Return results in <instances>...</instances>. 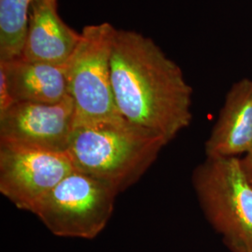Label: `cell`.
Segmentation results:
<instances>
[{"instance_id": "6da1fadb", "label": "cell", "mask_w": 252, "mask_h": 252, "mask_svg": "<svg viewBox=\"0 0 252 252\" xmlns=\"http://www.w3.org/2000/svg\"><path fill=\"white\" fill-rule=\"evenodd\" d=\"M111 82L118 110L169 143L192 121V88L180 65L151 37L117 29Z\"/></svg>"}, {"instance_id": "7a4b0ae2", "label": "cell", "mask_w": 252, "mask_h": 252, "mask_svg": "<svg viewBox=\"0 0 252 252\" xmlns=\"http://www.w3.org/2000/svg\"><path fill=\"white\" fill-rule=\"evenodd\" d=\"M167 144L162 136L119 116L75 126L67 154L77 170L120 193L140 180Z\"/></svg>"}, {"instance_id": "3957f363", "label": "cell", "mask_w": 252, "mask_h": 252, "mask_svg": "<svg viewBox=\"0 0 252 252\" xmlns=\"http://www.w3.org/2000/svg\"><path fill=\"white\" fill-rule=\"evenodd\" d=\"M192 186L206 219L232 252H252V183L240 158H207Z\"/></svg>"}, {"instance_id": "277c9868", "label": "cell", "mask_w": 252, "mask_h": 252, "mask_svg": "<svg viewBox=\"0 0 252 252\" xmlns=\"http://www.w3.org/2000/svg\"><path fill=\"white\" fill-rule=\"evenodd\" d=\"M117 28L108 22L83 27L66 63L75 126L122 116L111 82V54Z\"/></svg>"}, {"instance_id": "5b68a950", "label": "cell", "mask_w": 252, "mask_h": 252, "mask_svg": "<svg viewBox=\"0 0 252 252\" xmlns=\"http://www.w3.org/2000/svg\"><path fill=\"white\" fill-rule=\"evenodd\" d=\"M118 194L117 189L107 182L76 169L32 213L56 236L94 239L108 224Z\"/></svg>"}, {"instance_id": "8992f818", "label": "cell", "mask_w": 252, "mask_h": 252, "mask_svg": "<svg viewBox=\"0 0 252 252\" xmlns=\"http://www.w3.org/2000/svg\"><path fill=\"white\" fill-rule=\"evenodd\" d=\"M75 170L67 153L0 144V191L21 210L32 213Z\"/></svg>"}, {"instance_id": "52a82bcc", "label": "cell", "mask_w": 252, "mask_h": 252, "mask_svg": "<svg viewBox=\"0 0 252 252\" xmlns=\"http://www.w3.org/2000/svg\"><path fill=\"white\" fill-rule=\"evenodd\" d=\"M74 126L70 96L54 104L18 102L0 114V144L67 153Z\"/></svg>"}, {"instance_id": "ba28073f", "label": "cell", "mask_w": 252, "mask_h": 252, "mask_svg": "<svg viewBox=\"0 0 252 252\" xmlns=\"http://www.w3.org/2000/svg\"><path fill=\"white\" fill-rule=\"evenodd\" d=\"M81 33L63 22L58 0H33L23 52L20 57L34 62L67 63Z\"/></svg>"}, {"instance_id": "9c48e42d", "label": "cell", "mask_w": 252, "mask_h": 252, "mask_svg": "<svg viewBox=\"0 0 252 252\" xmlns=\"http://www.w3.org/2000/svg\"><path fill=\"white\" fill-rule=\"evenodd\" d=\"M207 158H232L252 153V79L234 82L205 144Z\"/></svg>"}, {"instance_id": "30bf717a", "label": "cell", "mask_w": 252, "mask_h": 252, "mask_svg": "<svg viewBox=\"0 0 252 252\" xmlns=\"http://www.w3.org/2000/svg\"><path fill=\"white\" fill-rule=\"evenodd\" d=\"M0 75L15 103L54 104L69 96L66 63L34 62L18 57L0 61Z\"/></svg>"}, {"instance_id": "8fae6325", "label": "cell", "mask_w": 252, "mask_h": 252, "mask_svg": "<svg viewBox=\"0 0 252 252\" xmlns=\"http://www.w3.org/2000/svg\"><path fill=\"white\" fill-rule=\"evenodd\" d=\"M33 0H0V61L21 56Z\"/></svg>"}, {"instance_id": "7c38bea8", "label": "cell", "mask_w": 252, "mask_h": 252, "mask_svg": "<svg viewBox=\"0 0 252 252\" xmlns=\"http://www.w3.org/2000/svg\"><path fill=\"white\" fill-rule=\"evenodd\" d=\"M240 161L246 176L252 183V153L244 156L242 159L240 158Z\"/></svg>"}]
</instances>
